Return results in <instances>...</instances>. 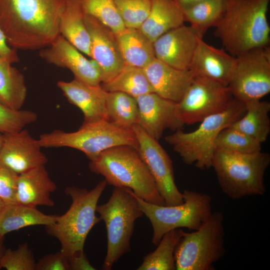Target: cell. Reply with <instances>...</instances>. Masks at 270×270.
Masks as SVG:
<instances>
[{
	"mask_svg": "<svg viewBox=\"0 0 270 270\" xmlns=\"http://www.w3.org/2000/svg\"><path fill=\"white\" fill-rule=\"evenodd\" d=\"M66 0H0V27L15 49L36 50L59 35Z\"/></svg>",
	"mask_w": 270,
	"mask_h": 270,
	"instance_id": "6da1fadb",
	"label": "cell"
},
{
	"mask_svg": "<svg viewBox=\"0 0 270 270\" xmlns=\"http://www.w3.org/2000/svg\"><path fill=\"white\" fill-rule=\"evenodd\" d=\"M270 0H228L214 35L230 54L238 56L269 46L267 13Z\"/></svg>",
	"mask_w": 270,
	"mask_h": 270,
	"instance_id": "7a4b0ae2",
	"label": "cell"
},
{
	"mask_svg": "<svg viewBox=\"0 0 270 270\" xmlns=\"http://www.w3.org/2000/svg\"><path fill=\"white\" fill-rule=\"evenodd\" d=\"M89 168L103 176L108 184L129 188L148 202L166 206L138 150L132 146L110 148L90 160Z\"/></svg>",
	"mask_w": 270,
	"mask_h": 270,
	"instance_id": "3957f363",
	"label": "cell"
},
{
	"mask_svg": "<svg viewBox=\"0 0 270 270\" xmlns=\"http://www.w3.org/2000/svg\"><path fill=\"white\" fill-rule=\"evenodd\" d=\"M107 182L104 179L90 190L75 186H68L65 193L72 204L56 222L45 226L46 233L60 242V250L70 259L84 252L87 236L101 219L96 215L98 202Z\"/></svg>",
	"mask_w": 270,
	"mask_h": 270,
	"instance_id": "277c9868",
	"label": "cell"
},
{
	"mask_svg": "<svg viewBox=\"0 0 270 270\" xmlns=\"http://www.w3.org/2000/svg\"><path fill=\"white\" fill-rule=\"evenodd\" d=\"M270 164V156L267 152L240 154L216 148L211 168L222 192L238 200L265 193L264 176Z\"/></svg>",
	"mask_w": 270,
	"mask_h": 270,
	"instance_id": "5b68a950",
	"label": "cell"
},
{
	"mask_svg": "<svg viewBox=\"0 0 270 270\" xmlns=\"http://www.w3.org/2000/svg\"><path fill=\"white\" fill-rule=\"evenodd\" d=\"M245 111L244 104L234 98L224 110L204 118L194 130L186 132L177 130L164 140L186 164L194 165L202 170L209 169L218 135L242 117Z\"/></svg>",
	"mask_w": 270,
	"mask_h": 270,
	"instance_id": "8992f818",
	"label": "cell"
},
{
	"mask_svg": "<svg viewBox=\"0 0 270 270\" xmlns=\"http://www.w3.org/2000/svg\"><path fill=\"white\" fill-rule=\"evenodd\" d=\"M96 212L104 222L107 234L106 254L102 268L110 270L122 256L130 252L135 222L144 213L132 191L120 187H114L108 201L98 205Z\"/></svg>",
	"mask_w": 270,
	"mask_h": 270,
	"instance_id": "52a82bcc",
	"label": "cell"
},
{
	"mask_svg": "<svg viewBox=\"0 0 270 270\" xmlns=\"http://www.w3.org/2000/svg\"><path fill=\"white\" fill-rule=\"evenodd\" d=\"M42 148L68 147L84 152L92 160L102 152L114 146L127 145L138 150V143L133 130L120 128L107 120L82 124L76 131L54 130L41 134Z\"/></svg>",
	"mask_w": 270,
	"mask_h": 270,
	"instance_id": "ba28073f",
	"label": "cell"
},
{
	"mask_svg": "<svg viewBox=\"0 0 270 270\" xmlns=\"http://www.w3.org/2000/svg\"><path fill=\"white\" fill-rule=\"evenodd\" d=\"M182 194L184 202L174 206L150 203L136 196L144 214L152 224L154 244L157 246L163 236L172 230H198L212 213L210 195L188 190Z\"/></svg>",
	"mask_w": 270,
	"mask_h": 270,
	"instance_id": "9c48e42d",
	"label": "cell"
},
{
	"mask_svg": "<svg viewBox=\"0 0 270 270\" xmlns=\"http://www.w3.org/2000/svg\"><path fill=\"white\" fill-rule=\"evenodd\" d=\"M224 216L218 211L196 230L184 231L176 248V270H214V264L225 254Z\"/></svg>",
	"mask_w": 270,
	"mask_h": 270,
	"instance_id": "30bf717a",
	"label": "cell"
},
{
	"mask_svg": "<svg viewBox=\"0 0 270 270\" xmlns=\"http://www.w3.org/2000/svg\"><path fill=\"white\" fill-rule=\"evenodd\" d=\"M234 98L228 85L194 76L180 100L176 102L174 116L178 130L200 122L226 108Z\"/></svg>",
	"mask_w": 270,
	"mask_h": 270,
	"instance_id": "8fae6325",
	"label": "cell"
},
{
	"mask_svg": "<svg viewBox=\"0 0 270 270\" xmlns=\"http://www.w3.org/2000/svg\"><path fill=\"white\" fill-rule=\"evenodd\" d=\"M234 98L245 104L270 92V46L236 56L228 83Z\"/></svg>",
	"mask_w": 270,
	"mask_h": 270,
	"instance_id": "7c38bea8",
	"label": "cell"
},
{
	"mask_svg": "<svg viewBox=\"0 0 270 270\" xmlns=\"http://www.w3.org/2000/svg\"><path fill=\"white\" fill-rule=\"evenodd\" d=\"M132 130L138 143V150L166 206L182 203V194L176 186L172 162L168 153L158 140L149 136L138 124Z\"/></svg>",
	"mask_w": 270,
	"mask_h": 270,
	"instance_id": "4fadbf2b",
	"label": "cell"
},
{
	"mask_svg": "<svg viewBox=\"0 0 270 270\" xmlns=\"http://www.w3.org/2000/svg\"><path fill=\"white\" fill-rule=\"evenodd\" d=\"M201 32L184 24L164 33L154 42L155 57L180 70H189Z\"/></svg>",
	"mask_w": 270,
	"mask_h": 270,
	"instance_id": "5bb4252c",
	"label": "cell"
},
{
	"mask_svg": "<svg viewBox=\"0 0 270 270\" xmlns=\"http://www.w3.org/2000/svg\"><path fill=\"white\" fill-rule=\"evenodd\" d=\"M84 22L90 38V57L99 68L102 83L106 82L125 66L116 34L90 15L84 14Z\"/></svg>",
	"mask_w": 270,
	"mask_h": 270,
	"instance_id": "9a60e30c",
	"label": "cell"
},
{
	"mask_svg": "<svg viewBox=\"0 0 270 270\" xmlns=\"http://www.w3.org/2000/svg\"><path fill=\"white\" fill-rule=\"evenodd\" d=\"M80 52L60 34L50 45L40 49L39 55L50 64L68 69L74 78L92 85H100L102 78L96 64Z\"/></svg>",
	"mask_w": 270,
	"mask_h": 270,
	"instance_id": "2e32d148",
	"label": "cell"
},
{
	"mask_svg": "<svg viewBox=\"0 0 270 270\" xmlns=\"http://www.w3.org/2000/svg\"><path fill=\"white\" fill-rule=\"evenodd\" d=\"M41 148L38 140L26 130L3 134L0 161L20 174L46 164L48 158Z\"/></svg>",
	"mask_w": 270,
	"mask_h": 270,
	"instance_id": "e0dca14e",
	"label": "cell"
},
{
	"mask_svg": "<svg viewBox=\"0 0 270 270\" xmlns=\"http://www.w3.org/2000/svg\"><path fill=\"white\" fill-rule=\"evenodd\" d=\"M138 106V124L157 140L164 131L178 130L174 110L176 102L152 92L136 98Z\"/></svg>",
	"mask_w": 270,
	"mask_h": 270,
	"instance_id": "ac0fdd59",
	"label": "cell"
},
{
	"mask_svg": "<svg viewBox=\"0 0 270 270\" xmlns=\"http://www.w3.org/2000/svg\"><path fill=\"white\" fill-rule=\"evenodd\" d=\"M58 88L68 102L78 108L84 115L82 124L107 120V92L101 85H92L74 78L70 82L58 81Z\"/></svg>",
	"mask_w": 270,
	"mask_h": 270,
	"instance_id": "d6986e66",
	"label": "cell"
},
{
	"mask_svg": "<svg viewBox=\"0 0 270 270\" xmlns=\"http://www.w3.org/2000/svg\"><path fill=\"white\" fill-rule=\"evenodd\" d=\"M154 92L177 102L192 83L194 76L190 70H180L155 58L144 68Z\"/></svg>",
	"mask_w": 270,
	"mask_h": 270,
	"instance_id": "ffe728a7",
	"label": "cell"
},
{
	"mask_svg": "<svg viewBox=\"0 0 270 270\" xmlns=\"http://www.w3.org/2000/svg\"><path fill=\"white\" fill-rule=\"evenodd\" d=\"M235 60V56L208 44L202 38L198 42L189 70L194 76L228 85Z\"/></svg>",
	"mask_w": 270,
	"mask_h": 270,
	"instance_id": "44dd1931",
	"label": "cell"
},
{
	"mask_svg": "<svg viewBox=\"0 0 270 270\" xmlns=\"http://www.w3.org/2000/svg\"><path fill=\"white\" fill-rule=\"evenodd\" d=\"M56 189L45 166H41L18 174L16 202L34 207L52 206L54 202L50 198L51 194Z\"/></svg>",
	"mask_w": 270,
	"mask_h": 270,
	"instance_id": "7402d4cb",
	"label": "cell"
},
{
	"mask_svg": "<svg viewBox=\"0 0 270 270\" xmlns=\"http://www.w3.org/2000/svg\"><path fill=\"white\" fill-rule=\"evenodd\" d=\"M184 22L182 10L174 0H150L148 16L139 28L154 42Z\"/></svg>",
	"mask_w": 270,
	"mask_h": 270,
	"instance_id": "603a6c76",
	"label": "cell"
},
{
	"mask_svg": "<svg viewBox=\"0 0 270 270\" xmlns=\"http://www.w3.org/2000/svg\"><path fill=\"white\" fill-rule=\"evenodd\" d=\"M115 34L125 66L144 68L156 58L153 42L140 28Z\"/></svg>",
	"mask_w": 270,
	"mask_h": 270,
	"instance_id": "cb8c5ba5",
	"label": "cell"
},
{
	"mask_svg": "<svg viewBox=\"0 0 270 270\" xmlns=\"http://www.w3.org/2000/svg\"><path fill=\"white\" fill-rule=\"evenodd\" d=\"M80 0H66L60 22V33L82 52L90 56V38Z\"/></svg>",
	"mask_w": 270,
	"mask_h": 270,
	"instance_id": "d4e9b609",
	"label": "cell"
},
{
	"mask_svg": "<svg viewBox=\"0 0 270 270\" xmlns=\"http://www.w3.org/2000/svg\"><path fill=\"white\" fill-rule=\"evenodd\" d=\"M57 215L46 214L36 207L18 203L5 204L0 212V236L28 226L52 224Z\"/></svg>",
	"mask_w": 270,
	"mask_h": 270,
	"instance_id": "484cf974",
	"label": "cell"
},
{
	"mask_svg": "<svg viewBox=\"0 0 270 270\" xmlns=\"http://www.w3.org/2000/svg\"><path fill=\"white\" fill-rule=\"evenodd\" d=\"M244 104V114L229 126L262 144L267 140L270 132V103L260 100H252Z\"/></svg>",
	"mask_w": 270,
	"mask_h": 270,
	"instance_id": "4316f807",
	"label": "cell"
},
{
	"mask_svg": "<svg viewBox=\"0 0 270 270\" xmlns=\"http://www.w3.org/2000/svg\"><path fill=\"white\" fill-rule=\"evenodd\" d=\"M12 64L0 56V102L20 110L26 100L27 88L24 75Z\"/></svg>",
	"mask_w": 270,
	"mask_h": 270,
	"instance_id": "83f0119b",
	"label": "cell"
},
{
	"mask_svg": "<svg viewBox=\"0 0 270 270\" xmlns=\"http://www.w3.org/2000/svg\"><path fill=\"white\" fill-rule=\"evenodd\" d=\"M108 121L125 130H132L138 122V106L136 98L124 92H107Z\"/></svg>",
	"mask_w": 270,
	"mask_h": 270,
	"instance_id": "f1b7e54d",
	"label": "cell"
},
{
	"mask_svg": "<svg viewBox=\"0 0 270 270\" xmlns=\"http://www.w3.org/2000/svg\"><path fill=\"white\" fill-rule=\"evenodd\" d=\"M228 0H202L184 10V22L204 34L215 27L223 17Z\"/></svg>",
	"mask_w": 270,
	"mask_h": 270,
	"instance_id": "f546056e",
	"label": "cell"
},
{
	"mask_svg": "<svg viewBox=\"0 0 270 270\" xmlns=\"http://www.w3.org/2000/svg\"><path fill=\"white\" fill-rule=\"evenodd\" d=\"M100 85L107 92H122L134 98L154 92L144 68L128 66Z\"/></svg>",
	"mask_w": 270,
	"mask_h": 270,
	"instance_id": "4dcf8cb0",
	"label": "cell"
},
{
	"mask_svg": "<svg viewBox=\"0 0 270 270\" xmlns=\"http://www.w3.org/2000/svg\"><path fill=\"white\" fill-rule=\"evenodd\" d=\"M183 231L182 228H177L165 234L156 249L144 257L142 264L137 270H176L174 253Z\"/></svg>",
	"mask_w": 270,
	"mask_h": 270,
	"instance_id": "1f68e13d",
	"label": "cell"
},
{
	"mask_svg": "<svg viewBox=\"0 0 270 270\" xmlns=\"http://www.w3.org/2000/svg\"><path fill=\"white\" fill-rule=\"evenodd\" d=\"M80 0L85 14L94 18L114 33L126 28L114 0Z\"/></svg>",
	"mask_w": 270,
	"mask_h": 270,
	"instance_id": "d6a6232c",
	"label": "cell"
},
{
	"mask_svg": "<svg viewBox=\"0 0 270 270\" xmlns=\"http://www.w3.org/2000/svg\"><path fill=\"white\" fill-rule=\"evenodd\" d=\"M216 148L240 154H253L262 150L261 142L230 126L220 132L216 140Z\"/></svg>",
	"mask_w": 270,
	"mask_h": 270,
	"instance_id": "836d02e7",
	"label": "cell"
},
{
	"mask_svg": "<svg viewBox=\"0 0 270 270\" xmlns=\"http://www.w3.org/2000/svg\"><path fill=\"white\" fill-rule=\"evenodd\" d=\"M126 28H139L148 18L150 0H114Z\"/></svg>",
	"mask_w": 270,
	"mask_h": 270,
	"instance_id": "e575fe53",
	"label": "cell"
},
{
	"mask_svg": "<svg viewBox=\"0 0 270 270\" xmlns=\"http://www.w3.org/2000/svg\"><path fill=\"white\" fill-rule=\"evenodd\" d=\"M37 118L32 111L12 110L0 102V132L2 134L20 131Z\"/></svg>",
	"mask_w": 270,
	"mask_h": 270,
	"instance_id": "d590c367",
	"label": "cell"
},
{
	"mask_svg": "<svg viewBox=\"0 0 270 270\" xmlns=\"http://www.w3.org/2000/svg\"><path fill=\"white\" fill-rule=\"evenodd\" d=\"M36 262L27 243L18 245L14 250L6 249L0 263V269L36 270Z\"/></svg>",
	"mask_w": 270,
	"mask_h": 270,
	"instance_id": "8d00e7d4",
	"label": "cell"
},
{
	"mask_svg": "<svg viewBox=\"0 0 270 270\" xmlns=\"http://www.w3.org/2000/svg\"><path fill=\"white\" fill-rule=\"evenodd\" d=\"M18 174L0 161V198L5 204L16 203Z\"/></svg>",
	"mask_w": 270,
	"mask_h": 270,
	"instance_id": "74e56055",
	"label": "cell"
},
{
	"mask_svg": "<svg viewBox=\"0 0 270 270\" xmlns=\"http://www.w3.org/2000/svg\"><path fill=\"white\" fill-rule=\"evenodd\" d=\"M68 258L60 250L43 256L36 262V270H70Z\"/></svg>",
	"mask_w": 270,
	"mask_h": 270,
	"instance_id": "f35d334b",
	"label": "cell"
},
{
	"mask_svg": "<svg viewBox=\"0 0 270 270\" xmlns=\"http://www.w3.org/2000/svg\"><path fill=\"white\" fill-rule=\"evenodd\" d=\"M8 44L6 36L0 27V56L12 64L18 62L19 58L16 49L10 47Z\"/></svg>",
	"mask_w": 270,
	"mask_h": 270,
	"instance_id": "ab89813d",
	"label": "cell"
},
{
	"mask_svg": "<svg viewBox=\"0 0 270 270\" xmlns=\"http://www.w3.org/2000/svg\"><path fill=\"white\" fill-rule=\"evenodd\" d=\"M71 270H96L90 263L84 252L73 256L69 260Z\"/></svg>",
	"mask_w": 270,
	"mask_h": 270,
	"instance_id": "60d3db41",
	"label": "cell"
},
{
	"mask_svg": "<svg viewBox=\"0 0 270 270\" xmlns=\"http://www.w3.org/2000/svg\"><path fill=\"white\" fill-rule=\"evenodd\" d=\"M202 0H174L182 10Z\"/></svg>",
	"mask_w": 270,
	"mask_h": 270,
	"instance_id": "b9f144b4",
	"label": "cell"
},
{
	"mask_svg": "<svg viewBox=\"0 0 270 270\" xmlns=\"http://www.w3.org/2000/svg\"><path fill=\"white\" fill-rule=\"evenodd\" d=\"M6 250L4 244V236H0V263Z\"/></svg>",
	"mask_w": 270,
	"mask_h": 270,
	"instance_id": "7bdbcfd3",
	"label": "cell"
},
{
	"mask_svg": "<svg viewBox=\"0 0 270 270\" xmlns=\"http://www.w3.org/2000/svg\"><path fill=\"white\" fill-rule=\"evenodd\" d=\"M3 141V134L0 132V150L2 148Z\"/></svg>",
	"mask_w": 270,
	"mask_h": 270,
	"instance_id": "ee69618b",
	"label": "cell"
},
{
	"mask_svg": "<svg viewBox=\"0 0 270 270\" xmlns=\"http://www.w3.org/2000/svg\"><path fill=\"white\" fill-rule=\"evenodd\" d=\"M4 205V202L0 198V212Z\"/></svg>",
	"mask_w": 270,
	"mask_h": 270,
	"instance_id": "f6af8a7d",
	"label": "cell"
}]
</instances>
